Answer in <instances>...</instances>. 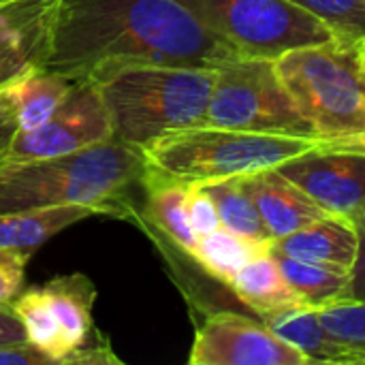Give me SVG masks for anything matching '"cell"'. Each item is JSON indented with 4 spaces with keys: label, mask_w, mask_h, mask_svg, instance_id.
Segmentation results:
<instances>
[{
    "label": "cell",
    "mask_w": 365,
    "mask_h": 365,
    "mask_svg": "<svg viewBox=\"0 0 365 365\" xmlns=\"http://www.w3.org/2000/svg\"><path fill=\"white\" fill-rule=\"evenodd\" d=\"M235 58L180 0H58L45 68L86 81L111 64L218 68Z\"/></svg>",
    "instance_id": "6da1fadb"
},
{
    "label": "cell",
    "mask_w": 365,
    "mask_h": 365,
    "mask_svg": "<svg viewBox=\"0 0 365 365\" xmlns=\"http://www.w3.org/2000/svg\"><path fill=\"white\" fill-rule=\"evenodd\" d=\"M145 158L139 148L109 139L71 154L4 160L0 165V214L49 205H88L124 216L130 195L143 186Z\"/></svg>",
    "instance_id": "7a4b0ae2"
},
{
    "label": "cell",
    "mask_w": 365,
    "mask_h": 365,
    "mask_svg": "<svg viewBox=\"0 0 365 365\" xmlns=\"http://www.w3.org/2000/svg\"><path fill=\"white\" fill-rule=\"evenodd\" d=\"M216 68L148 62L111 64L92 81L107 107L113 137L143 150L154 139L205 124Z\"/></svg>",
    "instance_id": "3957f363"
},
{
    "label": "cell",
    "mask_w": 365,
    "mask_h": 365,
    "mask_svg": "<svg viewBox=\"0 0 365 365\" xmlns=\"http://www.w3.org/2000/svg\"><path fill=\"white\" fill-rule=\"evenodd\" d=\"M276 71L314 133L325 143H365L361 41L331 38L274 60Z\"/></svg>",
    "instance_id": "277c9868"
},
{
    "label": "cell",
    "mask_w": 365,
    "mask_h": 365,
    "mask_svg": "<svg viewBox=\"0 0 365 365\" xmlns=\"http://www.w3.org/2000/svg\"><path fill=\"white\" fill-rule=\"evenodd\" d=\"M325 141L310 137L269 135L222 126H192L167 133L141 150L145 171L184 184L250 175L274 169Z\"/></svg>",
    "instance_id": "5b68a950"
},
{
    "label": "cell",
    "mask_w": 365,
    "mask_h": 365,
    "mask_svg": "<svg viewBox=\"0 0 365 365\" xmlns=\"http://www.w3.org/2000/svg\"><path fill=\"white\" fill-rule=\"evenodd\" d=\"M242 58L276 60L338 34L291 0H180Z\"/></svg>",
    "instance_id": "8992f818"
},
{
    "label": "cell",
    "mask_w": 365,
    "mask_h": 365,
    "mask_svg": "<svg viewBox=\"0 0 365 365\" xmlns=\"http://www.w3.org/2000/svg\"><path fill=\"white\" fill-rule=\"evenodd\" d=\"M205 124L319 139L269 58H235L216 68Z\"/></svg>",
    "instance_id": "52a82bcc"
},
{
    "label": "cell",
    "mask_w": 365,
    "mask_h": 365,
    "mask_svg": "<svg viewBox=\"0 0 365 365\" xmlns=\"http://www.w3.org/2000/svg\"><path fill=\"white\" fill-rule=\"evenodd\" d=\"M276 169L327 214L365 218V143H323Z\"/></svg>",
    "instance_id": "ba28073f"
},
{
    "label": "cell",
    "mask_w": 365,
    "mask_h": 365,
    "mask_svg": "<svg viewBox=\"0 0 365 365\" xmlns=\"http://www.w3.org/2000/svg\"><path fill=\"white\" fill-rule=\"evenodd\" d=\"M190 365H312L280 340L261 319L218 310L197 327L188 355Z\"/></svg>",
    "instance_id": "9c48e42d"
},
{
    "label": "cell",
    "mask_w": 365,
    "mask_h": 365,
    "mask_svg": "<svg viewBox=\"0 0 365 365\" xmlns=\"http://www.w3.org/2000/svg\"><path fill=\"white\" fill-rule=\"evenodd\" d=\"M113 139L107 107L92 81H77L60 109L32 130H17L6 160H36L71 154Z\"/></svg>",
    "instance_id": "30bf717a"
},
{
    "label": "cell",
    "mask_w": 365,
    "mask_h": 365,
    "mask_svg": "<svg viewBox=\"0 0 365 365\" xmlns=\"http://www.w3.org/2000/svg\"><path fill=\"white\" fill-rule=\"evenodd\" d=\"M56 11L58 0L0 2V88L45 66Z\"/></svg>",
    "instance_id": "8fae6325"
},
{
    "label": "cell",
    "mask_w": 365,
    "mask_h": 365,
    "mask_svg": "<svg viewBox=\"0 0 365 365\" xmlns=\"http://www.w3.org/2000/svg\"><path fill=\"white\" fill-rule=\"evenodd\" d=\"M244 184L274 240L327 216V212L310 195H306L276 167L244 175Z\"/></svg>",
    "instance_id": "7c38bea8"
},
{
    "label": "cell",
    "mask_w": 365,
    "mask_h": 365,
    "mask_svg": "<svg viewBox=\"0 0 365 365\" xmlns=\"http://www.w3.org/2000/svg\"><path fill=\"white\" fill-rule=\"evenodd\" d=\"M269 252L353 272L359 257V229L355 220L327 214L299 231L274 240Z\"/></svg>",
    "instance_id": "4fadbf2b"
},
{
    "label": "cell",
    "mask_w": 365,
    "mask_h": 365,
    "mask_svg": "<svg viewBox=\"0 0 365 365\" xmlns=\"http://www.w3.org/2000/svg\"><path fill=\"white\" fill-rule=\"evenodd\" d=\"M280 340L304 353L312 365H357V351L334 338L323 325L319 310L295 304L261 319Z\"/></svg>",
    "instance_id": "5bb4252c"
},
{
    "label": "cell",
    "mask_w": 365,
    "mask_h": 365,
    "mask_svg": "<svg viewBox=\"0 0 365 365\" xmlns=\"http://www.w3.org/2000/svg\"><path fill=\"white\" fill-rule=\"evenodd\" d=\"M43 291L66 353L62 365H68V359L81 346H86L92 331V308L96 299V289L88 276L68 274L51 278L47 284H43Z\"/></svg>",
    "instance_id": "9a60e30c"
},
{
    "label": "cell",
    "mask_w": 365,
    "mask_h": 365,
    "mask_svg": "<svg viewBox=\"0 0 365 365\" xmlns=\"http://www.w3.org/2000/svg\"><path fill=\"white\" fill-rule=\"evenodd\" d=\"M90 216L101 214L88 205H49L0 214V248L30 255L49 237Z\"/></svg>",
    "instance_id": "2e32d148"
},
{
    "label": "cell",
    "mask_w": 365,
    "mask_h": 365,
    "mask_svg": "<svg viewBox=\"0 0 365 365\" xmlns=\"http://www.w3.org/2000/svg\"><path fill=\"white\" fill-rule=\"evenodd\" d=\"M231 291L237 297V302L255 312L259 319H263L269 312L302 304L287 278L282 276V269L276 261V257L265 250L252 261H248L231 280Z\"/></svg>",
    "instance_id": "e0dca14e"
},
{
    "label": "cell",
    "mask_w": 365,
    "mask_h": 365,
    "mask_svg": "<svg viewBox=\"0 0 365 365\" xmlns=\"http://www.w3.org/2000/svg\"><path fill=\"white\" fill-rule=\"evenodd\" d=\"M75 83L77 81L43 66L4 86L15 109L19 130H32L45 124L68 98Z\"/></svg>",
    "instance_id": "ac0fdd59"
},
{
    "label": "cell",
    "mask_w": 365,
    "mask_h": 365,
    "mask_svg": "<svg viewBox=\"0 0 365 365\" xmlns=\"http://www.w3.org/2000/svg\"><path fill=\"white\" fill-rule=\"evenodd\" d=\"M143 188L148 192L145 212L154 229H158L178 250H182L186 257L192 259L199 237L195 235L188 220V210H186L188 184L145 171Z\"/></svg>",
    "instance_id": "d6986e66"
},
{
    "label": "cell",
    "mask_w": 365,
    "mask_h": 365,
    "mask_svg": "<svg viewBox=\"0 0 365 365\" xmlns=\"http://www.w3.org/2000/svg\"><path fill=\"white\" fill-rule=\"evenodd\" d=\"M205 192L212 197L216 203L220 225L246 240L261 242V244H272L274 237L269 229L265 227L255 199L250 197L244 175L237 178H225V180H212V182H201Z\"/></svg>",
    "instance_id": "ffe728a7"
},
{
    "label": "cell",
    "mask_w": 365,
    "mask_h": 365,
    "mask_svg": "<svg viewBox=\"0 0 365 365\" xmlns=\"http://www.w3.org/2000/svg\"><path fill=\"white\" fill-rule=\"evenodd\" d=\"M274 257L282 269V276L287 278V282L291 284V289L295 291V295L304 306L321 310L344 299V293L351 282V269L321 265V263H306L282 255H274Z\"/></svg>",
    "instance_id": "44dd1931"
},
{
    "label": "cell",
    "mask_w": 365,
    "mask_h": 365,
    "mask_svg": "<svg viewBox=\"0 0 365 365\" xmlns=\"http://www.w3.org/2000/svg\"><path fill=\"white\" fill-rule=\"evenodd\" d=\"M269 250V244L246 240L225 227H218L216 231L199 237L197 250L192 255V261L214 280L222 284H231L235 274L255 257ZM231 289V287H229Z\"/></svg>",
    "instance_id": "7402d4cb"
},
{
    "label": "cell",
    "mask_w": 365,
    "mask_h": 365,
    "mask_svg": "<svg viewBox=\"0 0 365 365\" xmlns=\"http://www.w3.org/2000/svg\"><path fill=\"white\" fill-rule=\"evenodd\" d=\"M11 308L26 331V340L45 353L53 364L62 365L66 353L43 287H34L24 293L19 291V295L11 302Z\"/></svg>",
    "instance_id": "603a6c76"
},
{
    "label": "cell",
    "mask_w": 365,
    "mask_h": 365,
    "mask_svg": "<svg viewBox=\"0 0 365 365\" xmlns=\"http://www.w3.org/2000/svg\"><path fill=\"white\" fill-rule=\"evenodd\" d=\"M325 21L338 36L365 38V0H291Z\"/></svg>",
    "instance_id": "cb8c5ba5"
},
{
    "label": "cell",
    "mask_w": 365,
    "mask_h": 365,
    "mask_svg": "<svg viewBox=\"0 0 365 365\" xmlns=\"http://www.w3.org/2000/svg\"><path fill=\"white\" fill-rule=\"evenodd\" d=\"M327 331L357 351V365L365 361V302H338L319 310Z\"/></svg>",
    "instance_id": "d4e9b609"
},
{
    "label": "cell",
    "mask_w": 365,
    "mask_h": 365,
    "mask_svg": "<svg viewBox=\"0 0 365 365\" xmlns=\"http://www.w3.org/2000/svg\"><path fill=\"white\" fill-rule=\"evenodd\" d=\"M186 210H188L190 227L197 237H203V235L216 231L218 227H222L216 203L212 201V197L205 192V188L201 184H188Z\"/></svg>",
    "instance_id": "484cf974"
},
{
    "label": "cell",
    "mask_w": 365,
    "mask_h": 365,
    "mask_svg": "<svg viewBox=\"0 0 365 365\" xmlns=\"http://www.w3.org/2000/svg\"><path fill=\"white\" fill-rule=\"evenodd\" d=\"M28 259L26 252L0 248V304H11L19 295Z\"/></svg>",
    "instance_id": "4316f807"
},
{
    "label": "cell",
    "mask_w": 365,
    "mask_h": 365,
    "mask_svg": "<svg viewBox=\"0 0 365 365\" xmlns=\"http://www.w3.org/2000/svg\"><path fill=\"white\" fill-rule=\"evenodd\" d=\"M17 130H19V126H17V118H15L11 98H9L6 90L0 88V165L6 160Z\"/></svg>",
    "instance_id": "83f0119b"
},
{
    "label": "cell",
    "mask_w": 365,
    "mask_h": 365,
    "mask_svg": "<svg viewBox=\"0 0 365 365\" xmlns=\"http://www.w3.org/2000/svg\"><path fill=\"white\" fill-rule=\"evenodd\" d=\"M0 365H53V361L30 342H24L0 346Z\"/></svg>",
    "instance_id": "f1b7e54d"
},
{
    "label": "cell",
    "mask_w": 365,
    "mask_h": 365,
    "mask_svg": "<svg viewBox=\"0 0 365 365\" xmlns=\"http://www.w3.org/2000/svg\"><path fill=\"white\" fill-rule=\"evenodd\" d=\"M359 229V257L351 272V282L342 302H365V220L357 222Z\"/></svg>",
    "instance_id": "f546056e"
},
{
    "label": "cell",
    "mask_w": 365,
    "mask_h": 365,
    "mask_svg": "<svg viewBox=\"0 0 365 365\" xmlns=\"http://www.w3.org/2000/svg\"><path fill=\"white\" fill-rule=\"evenodd\" d=\"M26 331L15 317L11 304H0V346H11V344H24Z\"/></svg>",
    "instance_id": "4dcf8cb0"
},
{
    "label": "cell",
    "mask_w": 365,
    "mask_h": 365,
    "mask_svg": "<svg viewBox=\"0 0 365 365\" xmlns=\"http://www.w3.org/2000/svg\"><path fill=\"white\" fill-rule=\"evenodd\" d=\"M361 66H364V75H365V38L361 41Z\"/></svg>",
    "instance_id": "1f68e13d"
},
{
    "label": "cell",
    "mask_w": 365,
    "mask_h": 365,
    "mask_svg": "<svg viewBox=\"0 0 365 365\" xmlns=\"http://www.w3.org/2000/svg\"><path fill=\"white\" fill-rule=\"evenodd\" d=\"M0 2H9V0H0Z\"/></svg>",
    "instance_id": "d6a6232c"
},
{
    "label": "cell",
    "mask_w": 365,
    "mask_h": 365,
    "mask_svg": "<svg viewBox=\"0 0 365 365\" xmlns=\"http://www.w3.org/2000/svg\"><path fill=\"white\" fill-rule=\"evenodd\" d=\"M364 220H365V218H364ZM357 222H359V220H357Z\"/></svg>",
    "instance_id": "836d02e7"
},
{
    "label": "cell",
    "mask_w": 365,
    "mask_h": 365,
    "mask_svg": "<svg viewBox=\"0 0 365 365\" xmlns=\"http://www.w3.org/2000/svg\"><path fill=\"white\" fill-rule=\"evenodd\" d=\"M364 365H365V361H364Z\"/></svg>",
    "instance_id": "e575fe53"
}]
</instances>
